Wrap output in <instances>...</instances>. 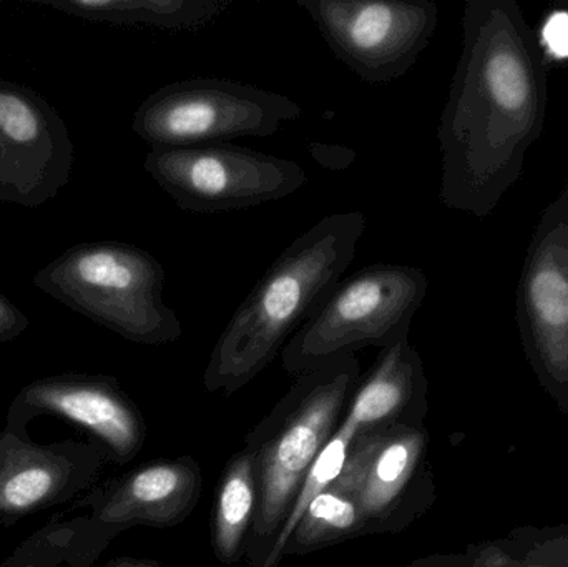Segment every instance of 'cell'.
Wrapping results in <instances>:
<instances>
[{"instance_id": "1", "label": "cell", "mask_w": 568, "mask_h": 567, "mask_svg": "<svg viewBox=\"0 0 568 567\" xmlns=\"http://www.w3.org/2000/svg\"><path fill=\"white\" fill-rule=\"evenodd\" d=\"M546 50L514 0H469L463 52L437 126L439 199L486 219L523 175L546 126Z\"/></svg>"}, {"instance_id": "2", "label": "cell", "mask_w": 568, "mask_h": 567, "mask_svg": "<svg viewBox=\"0 0 568 567\" xmlns=\"http://www.w3.org/2000/svg\"><path fill=\"white\" fill-rule=\"evenodd\" d=\"M366 225L363 212L331 213L280 253L216 340L206 392L233 395L283 352L349 269Z\"/></svg>"}, {"instance_id": "3", "label": "cell", "mask_w": 568, "mask_h": 567, "mask_svg": "<svg viewBox=\"0 0 568 567\" xmlns=\"http://www.w3.org/2000/svg\"><path fill=\"white\" fill-rule=\"evenodd\" d=\"M361 378L354 353L296 376V383L245 442L255 456L258 508L250 535V567H258Z\"/></svg>"}, {"instance_id": "4", "label": "cell", "mask_w": 568, "mask_h": 567, "mask_svg": "<svg viewBox=\"0 0 568 567\" xmlns=\"http://www.w3.org/2000/svg\"><path fill=\"white\" fill-rule=\"evenodd\" d=\"M32 283L129 342L160 346L182 338V322L163 300L165 269L140 246L79 243L37 272Z\"/></svg>"}, {"instance_id": "5", "label": "cell", "mask_w": 568, "mask_h": 567, "mask_svg": "<svg viewBox=\"0 0 568 567\" xmlns=\"http://www.w3.org/2000/svg\"><path fill=\"white\" fill-rule=\"evenodd\" d=\"M427 288L423 270L399 263H376L339 280L284 346L283 368L300 376L336 356L409 338Z\"/></svg>"}, {"instance_id": "6", "label": "cell", "mask_w": 568, "mask_h": 567, "mask_svg": "<svg viewBox=\"0 0 568 567\" xmlns=\"http://www.w3.org/2000/svg\"><path fill=\"white\" fill-rule=\"evenodd\" d=\"M301 113L300 103L283 93L219 77H193L150 93L133 113L132 130L152 149L209 145L275 135Z\"/></svg>"}, {"instance_id": "7", "label": "cell", "mask_w": 568, "mask_h": 567, "mask_svg": "<svg viewBox=\"0 0 568 567\" xmlns=\"http://www.w3.org/2000/svg\"><path fill=\"white\" fill-rule=\"evenodd\" d=\"M143 166L180 210L200 215L276 202L307 182L300 163L232 143L153 146Z\"/></svg>"}, {"instance_id": "8", "label": "cell", "mask_w": 568, "mask_h": 567, "mask_svg": "<svg viewBox=\"0 0 568 567\" xmlns=\"http://www.w3.org/2000/svg\"><path fill=\"white\" fill-rule=\"evenodd\" d=\"M329 489L353 499L361 516V536L407 528L433 502L423 423L357 432Z\"/></svg>"}, {"instance_id": "9", "label": "cell", "mask_w": 568, "mask_h": 567, "mask_svg": "<svg viewBox=\"0 0 568 567\" xmlns=\"http://www.w3.org/2000/svg\"><path fill=\"white\" fill-rule=\"evenodd\" d=\"M331 52L363 82L406 75L437 29L429 0H297Z\"/></svg>"}, {"instance_id": "10", "label": "cell", "mask_w": 568, "mask_h": 567, "mask_svg": "<svg viewBox=\"0 0 568 567\" xmlns=\"http://www.w3.org/2000/svg\"><path fill=\"white\" fill-rule=\"evenodd\" d=\"M517 325L542 382L568 392V183L530 239L517 286Z\"/></svg>"}, {"instance_id": "11", "label": "cell", "mask_w": 568, "mask_h": 567, "mask_svg": "<svg viewBox=\"0 0 568 567\" xmlns=\"http://www.w3.org/2000/svg\"><path fill=\"white\" fill-rule=\"evenodd\" d=\"M72 165L59 112L30 87L0 79V202L43 205L69 183Z\"/></svg>"}, {"instance_id": "12", "label": "cell", "mask_w": 568, "mask_h": 567, "mask_svg": "<svg viewBox=\"0 0 568 567\" xmlns=\"http://www.w3.org/2000/svg\"><path fill=\"white\" fill-rule=\"evenodd\" d=\"M112 458L82 443L39 446L6 429L0 436V518L32 515L73 498Z\"/></svg>"}, {"instance_id": "13", "label": "cell", "mask_w": 568, "mask_h": 567, "mask_svg": "<svg viewBox=\"0 0 568 567\" xmlns=\"http://www.w3.org/2000/svg\"><path fill=\"white\" fill-rule=\"evenodd\" d=\"M13 406L53 413L82 426L119 463L135 458L145 443V419L112 376L67 373L36 379L20 392Z\"/></svg>"}, {"instance_id": "14", "label": "cell", "mask_w": 568, "mask_h": 567, "mask_svg": "<svg viewBox=\"0 0 568 567\" xmlns=\"http://www.w3.org/2000/svg\"><path fill=\"white\" fill-rule=\"evenodd\" d=\"M202 488V468L195 459H162L90 498L92 525L115 533L136 525L173 528L195 512Z\"/></svg>"}, {"instance_id": "15", "label": "cell", "mask_w": 568, "mask_h": 567, "mask_svg": "<svg viewBox=\"0 0 568 567\" xmlns=\"http://www.w3.org/2000/svg\"><path fill=\"white\" fill-rule=\"evenodd\" d=\"M426 395L419 353L404 338L381 350L369 372L361 376L343 423L356 433L394 423H423Z\"/></svg>"}, {"instance_id": "16", "label": "cell", "mask_w": 568, "mask_h": 567, "mask_svg": "<svg viewBox=\"0 0 568 567\" xmlns=\"http://www.w3.org/2000/svg\"><path fill=\"white\" fill-rule=\"evenodd\" d=\"M90 22L196 32L215 22L233 0H30Z\"/></svg>"}, {"instance_id": "17", "label": "cell", "mask_w": 568, "mask_h": 567, "mask_svg": "<svg viewBox=\"0 0 568 567\" xmlns=\"http://www.w3.org/2000/svg\"><path fill=\"white\" fill-rule=\"evenodd\" d=\"M258 508L255 456L248 448L232 456L216 488L212 545L216 559L233 566L248 551L250 535Z\"/></svg>"}, {"instance_id": "18", "label": "cell", "mask_w": 568, "mask_h": 567, "mask_svg": "<svg viewBox=\"0 0 568 567\" xmlns=\"http://www.w3.org/2000/svg\"><path fill=\"white\" fill-rule=\"evenodd\" d=\"M361 536V516L353 499L339 493L317 495L307 506L293 535L284 546V556L307 555L336 543Z\"/></svg>"}, {"instance_id": "19", "label": "cell", "mask_w": 568, "mask_h": 567, "mask_svg": "<svg viewBox=\"0 0 568 567\" xmlns=\"http://www.w3.org/2000/svg\"><path fill=\"white\" fill-rule=\"evenodd\" d=\"M354 435H356L354 429L344 425L343 422L339 423L333 438L327 442L314 465L311 466L310 473H307L306 479H304L303 486H301L300 493H297L296 499H294L293 506H291L290 513L284 519L282 529L273 539L268 553H266L258 567H278L282 563L284 546H286L290 536L293 535L301 516L304 515L311 502L321 493L326 492L339 476Z\"/></svg>"}, {"instance_id": "20", "label": "cell", "mask_w": 568, "mask_h": 567, "mask_svg": "<svg viewBox=\"0 0 568 567\" xmlns=\"http://www.w3.org/2000/svg\"><path fill=\"white\" fill-rule=\"evenodd\" d=\"M29 325V318L0 292V343L12 342L22 335Z\"/></svg>"}, {"instance_id": "21", "label": "cell", "mask_w": 568, "mask_h": 567, "mask_svg": "<svg viewBox=\"0 0 568 567\" xmlns=\"http://www.w3.org/2000/svg\"><path fill=\"white\" fill-rule=\"evenodd\" d=\"M547 50L557 59L568 57V12H556L544 27Z\"/></svg>"}, {"instance_id": "22", "label": "cell", "mask_w": 568, "mask_h": 567, "mask_svg": "<svg viewBox=\"0 0 568 567\" xmlns=\"http://www.w3.org/2000/svg\"><path fill=\"white\" fill-rule=\"evenodd\" d=\"M467 556H469L474 567H549L532 565V563L520 561V559H514L513 556L500 551L496 546L479 548L477 551L469 553Z\"/></svg>"}, {"instance_id": "23", "label": "cell", "mask_w": 568, "mask_h": 567, "mask_svg": "<svg viewBox=\"0 0 568 567\" xmlns=\"http://www.w3.org/2000/svg\"><path fill=\"white\" fill-rule=\"evenodd\" d=\"M407 567H474L469 556H427Z\"/></svg>"}, {"instance_id": "24", "label": "cell", "mask_w": 568, "mask_h": 567, "mask_svg": "<svg viewBox=\"0 0 568 567\" xmlns=\"http://www.w3.org/2000/svg\"><path fill=\"white\" fill-rule=\"evenodd\" d=\"M106 567H162L160 563L152 561V559L140 558H120L116 561L110 563Z\"/></svg>"}]
</instances>
